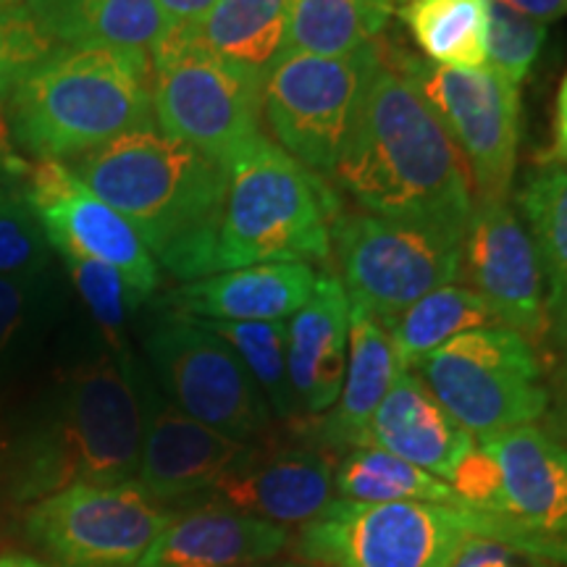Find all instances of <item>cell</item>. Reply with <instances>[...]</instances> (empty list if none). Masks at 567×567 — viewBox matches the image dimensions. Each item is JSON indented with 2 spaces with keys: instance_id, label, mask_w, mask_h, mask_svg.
Masks as SVG:
<instances>
[{
  "instance_id": "obj_1",
  "label": "cell",
  "mask_w": 567,
  "mask_h": 567,
  "mask_svg": "<svg viewBox=\"0 0 567 567\" xmlns=\"http://www.w3.org/2000/svg\"><path fill=\"white\" fill-rule=\"evenodd\" d=\"M365 213L465 234L476 193L463 153L423 92L381 51L334 174Z\"/></svg>"
},
{
  "instance_id": "obj_2",
  "label": "cell",
  "mask_w": 567,
  "mask_h": 567,
  "mask_svg": "<svg viewBox=\"0 0 567 567\" xmlns=\"http://www.w3.org/2000/svg\"><path fill=\"white\" fill-rule=\"evenodd\" d=\"M145 413L137 363L101 352L76 365L42 413L21 431L9 460L13 499L40 502L80 484L137 478Z\"/></svg>"
},
{
  "instance_id": "obj_3",
  "label": "cell",
  "mask_w": 567,
  "mask_h": 567,
  "mask_svg": "<svg viewBox=\"0 0 567 567\" xmlns=\"http://www.w3.org/2000/svg\"><path fill=\"white\" fill-rule=\"evenodd\" d=\"M69 168L134 226L158 266L176 279H200L210 226L229 172L155 126L111 140Z\"/></svg>"
},
{
  "instance_id": "obj_4",
  "label": "cell",
  "mask_w": 567,
  "mask_h": 567,
  "mask_svg": "<svg viewBox=\"0 0 567 567\" xmlns=\"http://www.w3.org/2000/svg\"><path fill=\"white\" fill-rule=\"evenodd\" d=\"M153 63L105 48L59 45L6 101L13 145L40 161H74L155 126Z\"/></svg>"
},
{
  "instance_id": "obj_5",
  "label": "cell",
  "mask_w": 567,
  "mask_h": 567,
  "mask_svg": "<svg viewBox=\"0 0 567 567\" xmlns=\"http://www.w3.org/2000/svg\"><path fill=\"white\" fill-rule=\"evenodd\" d=\"M203 255V276L266 264H326L337 197L321 176L260 137L231 161Z\"/></svg>"
},
{
  "instance_id": "obj_6",
  "label": "cell",
  "mask_w": 567,
  "mask_h": 567,
  "mask_svg": "<svg viewBox=\"0 0 567 567\" xmlns=\"http://www.w3.org/2000/svg\"><path fill=\"white\" fill-rule=\"evenodd\" d=\"M410 371L476 442L547 415L549 386L538 350L507 326L465 331Z\"/></svg>"
},
{
  "instance_id": "obj_7",
  "label": "cell",
  "mask_w": 567,
  "mask_h": 567,
  "mask_svg": "<svg viewBox=\"0 0 567 567\" xmlns=\"http://www.w3.org/2000/svg\"><path fill=\"white\" fill-rule=\"evenodd\" d=\"M492 515L434 502H334L302 526L297 551L316 567H450Z\"/></svg>"
},
{
  "instance_id": "obj_8",
  "label": "cell",
  "mask_w": 567,
  "mask_h": 567,
  "mask_svg": "<svg viewBox=\"0 0 567 567\" xmlns=\"http://www.w3.org/2000/svg\"><path fill=\"white\" fill-rule=\"evenodd\" d=\"M463 237L444 226L365 210L337 213L331 221V247H337L350 305L368 310L384 326L421 297L460 279Z\"/></svg>"
},
{
  "instance_id": "obj_9",
  "label": "cell",
  "mask_w": 567,
  "mask_h": 567,
  "mask_svg": "<svg viewBox=\"0 0 567 567\" xmlns=\"http://www.w3.org/2000/svg\"><path fill=\"white\" fill-rule=\"evenodd\" d=\"M375 66L379 40L339 59L284 53L264 80L260 124L289 158L331 176Z\"/></svg>"
},
{
  "instance_id": "obj_10",
  "label": "cell",
  "mask_w": 567,
  "mask_h": 567,
  "mask_svg": "<svg viewBox=\"0 0 567 567\" xmlns=\"http://www.w3.org/2000/svg\"><path fill=\"white\" fill-rule=\"evenodd\" d=\"M260 92L264 82L245 69L197 51L172 30L153 53L151 95L158 130L224 168L266 134Z\"/></svg>"
},
{
  "instance_id": "obj_11",
  "label": "cell",
  "mask_w": 567,
  "mask_h": 567,
  "mask_svg": "<svg viewBox=\"0 0 567 567\" xmlns=\"http://www.w3.org/2000/svg\"><path fill=\"white\" fill-rule=\"evenodd\" d=\"M381 51L415 82L455 140L471 172L476 203L507 200L520 147V87L509 84L488 63L455 69L436 66L423 55L386 48L384 42Z\"/></svg>"
},
{
  "instance_id": "obj_12",
  "label": "cell",
  "mask_w": 567,
  "mask_h": 567,
  "mask_svg": "<svg viewBox=\"0 0 567 567\" xmlns=\"http://www.w3.org/2000/svg\"><path fill=\"white\" fill-rule=\"evenodd\" d=\"M145 352L182 413L245 444L271 439L274 415L264 392L237 352L197 318L163 310L147 329Z\"/></svg>"
},
{
  "instance_id": "obj_13",
  "label": "cell",
  "mask_w": 567,
  "mask_h": 567,
  "mask_svg": "<svg viewBox=\"0 0 567 567\" xmlns=\"http://www.w3.org/2000/svg\"><path fill=\"white\" fill-rule=\"evenodd\" d=\"M172 517L137 481L80 484L34 502L27 534L48 567H140Z\"/></svg>"
},
{
  "instance_id": "obj_14",
  "label": "cell",
  "mask_w": 567,
  "mask_h": 567,
  "mask_svg": "<svg viewBox=\"0 0 567 567\" xmlns=\"http://www.w3.org/2000/svg\"><path fill=\"white\" fill-rule=\"evenodd\" d=\"M21 200L30 205L48 245L61 258H82L116 268L147 300L161 284V266L134 226L103 203L61 161H40L30 168Z\"/></svg>"
},
{
  "instance_id": "obj_15",
  "label": "cell",
  "mask_w": 567,
  "mask_h": 567,
  "mask_svg": "<svg viewBox=\"0 0 567 567\" xmlns=\"http://www.w3.org/2000/svg\"><path fill=\"white\" fill-rule=\"evenodd\" d=\"M463 266L473 292H478L502 326L530 344L549 342L547 289L528 226L513 205L476 203L463 237Z\"/></svg>"
},
{
  "instance_id": "obj_16",
  "label": "cell",
  "mask_w": 567,
  "mask_h": 567,
  "mask_svg": "<svg viewBox=\"0 0 567 567\" xmlns=\"http://www.w3.org/2000/svg\"><path fill=\"white\" fill-rule=\"evenodd\" d=\"M137 386L145 413V434L134 481L161 505L168 507L172 502L205 496L252 452L255 444L237 442L182 413L174 402L163 400L142 379L140 368Z\"/></svg>"
},
{
  "instance_id": "obj_17",
  "label": "cell",
  "mask_w": 567,
  "mask_h": 567,
  "mask_svg": "<svg viewBox=\"0 0 567 567\" xmlns=\"http://www.w3.org/2000/svg\"><path fill=\"white\" fill-rule=\"evenodd\" d=\"M334 463L318 446L255 444L203 499L264 517L276 526H308L337 502Z\"/></svg>"
},
{
  "instance_id": "obj_18",
  "label": "cell",
  "mask_w": 567,
  "mask_h": 567,
  "mask_svg": "<svg viewBox=\"0 0 567 567\" xmlns=\"http://www.w3.org/2000/svg\"><path fill=\"white\" fill-rule=\"evenodd\" d=\"M478 444L486 446L499 476L496 520L567 542V444L538 423Z\"/></svg>"
},
{
  "instance_id": "obj_19",
  "label": "cell",
  "mask_w": 567,
  "mask_h": 567,
  "mask_svg": "<svg viewBox=\"0 0 567 567\" xmlns=\"http://www.w3.org/2000/svg\"><path fill=\"white\" fill-rule=\"evenodd\" d=\"M289 544V528L205 499L174 509L140 567H252L268 565Z\"/></svg>"
},
{
  "instance_id": "obj_20",
  "label": "cell",
  "mask_w": 567,
  "mask_h": 567,
  "mask_svg": "<svg viewBox=\"0 0 567 567\" xmlns=\"http://www.w3.org/2000/svg\"><path fill=\"white\" fill-rule=\"evenodd\" d=\"M350 354V297L334 274H321L313 295L287 318V363L302 421L334 408Z\"/></svg>"
},
{
  "instance_id": "obj_21",
  "label": "cell",
  "mask_w": 567,
  "mask_h": 567,
  "mask_svg": "<svg viewBox=\"0 0 567 567\" xmlns=\"http://www.w3.org/2000/svg\"><path fill=\"white\" fill-rule=\"evenodd\" d=\"M318 274L308 264H266L182 281L163 310L205 321H287L313 295Z\"/></svg>"
},
{
  "instance_id": "obj_22",
  "label": "cell",
  "mask_w": 567,
  "mask_h": 567,
  "mask_svg": "<svg viewBox=\"0 0 567 567\" xmlns=\"http://www.w3.org/2000/svg\"><path fill=\"white\" fill-rule=\"evenodd\" d=\"M360 446L384 450L431 476L450 481L460 460L476 446V439L439 405L413 371H402L373 413Z\"/></svg>"
},
{
  "instance_id": "obj_23",
  "label": "cell",
  "mask_w": 567,
  "mask_h": 567,
  "mask_svg": "<svg viewBox=\"0 0 567 567\" xmlns=\"http://www.w3.org/2000/svg\"><path fill=\"white\" fill-rule=\"evenodd\" d=\"M402 371L408 368L402 365L386 326L368 310L350 305V354H347L342 392L329 413L308 417L302 423L318 450L347 452L360 446L373 413Z\"/></svg>"
},
{
  "instance_id": "obj_24",
  "label": "cell",
  "mask_w": 567,
  "mask_h": 567,
  "mask_svg": "<svg viewBox=\"0 0 567 567\" xmlns=\"http://www.w3.org/2000/svg\"><path fill=\"white\" fill-rule=\"evenodd\" d=\"M289 0H218L197 24L168 27L187 45L264 82L287 40Z\"/></svg>"
},
{
  "instance_id": "obj_25",
  "label": "cell",
  "mask_w": 567,
  "mask_h": 567,
  "mask_svg": "<svg viewBox=\"0 0 567 567\" xmlns=\"http://www.w3.org/2000/svg\"><path fill=\"white\" fill-rule=\"evenodd\" d=\"M547 289L549 344H567V163H538L515 195Z\"/></svg>"
},
{
  "instance_id": "obj_26",
  "label": "cell",
  "mask_w": 567,
  "mask_h": 567,
  "mask_svg": "<svg viewBox=\"0 0 567 567\" xmlns=\"http://www.w3.org/2000/svg\"><path fill=\"white\" fill-rule=\"evenodd\" d=\"M40 24L59 45L105 48L151 63L172 27L158 0H76Z\"/></svg>"
},
{
  "instance_id": "obj_27",
  "label": "cell",
  "mask_w": 567,
  "mask_h": 567,
  "mask_svg": "<svg viewBox=\"0 0 567 567\" xmlns=\"http://www.w3.org/2000/svg\"><path fill=\"white\" fill-rule=\"evenodd\" d=\"M400 0H289L284 53L339 59L379 40Z\"/></svg>"
},
{
  "instance_id": "obj_28",
  "label": "cell",
  "mask_w": 567,
  "mask_h": 567,
  "mask_svg": "<svg viewBox=\"0 0 567 567\" xmlns=\"http://www.w3.org/2000/svg\"><path fill=\"white\" fill-rule=\"evenodd\" d=\"M400 17L425 61L436 66H486L488 0H400Z\"/></svg>"
},
{
  "instance_id": "obj_29",
  "label": "cell",
  "mask_w": 567,
  "mask_h": 567,
  "mask_svg": "<svg viewBox=\"0 0 567 567\" xmlns=\"http://www.w3.org/2000/svg\"><path fill=\"white\" fill-rule=\"evenodd\" d=\"M334 496L339 502H358V505L434 502V505L463 507L446 481L375 446H352L337 460Z\"/></svg>"
},
{
  "instance_id": "obj_30",
  "label": "cell",
  "mask_w": 567,
  "mask_h": 567,
  "mask_svg": "<svg viewBox=\"0 0 567 567\" xmlns=\"http://www.w3.org/2000/svg\"><path fill=\"white\" fill-rule=\"evenodd\" d=\"M492 326L502 323L484 297L473 289L446 284L410 305L386 329L402 365L410 371L450 339L473 329H492Z\"/></svg>"
},
{
  "instance_id": "obj_31",
  "label": "cell",
  "mask_w": 567,
  "mask_h": 567,
  "mask_svg": "<svg viewBox=\"0 0 567 567\" xmlns=\"http://www.w3.org/2000/svg\"><path fill=\"white\" fill-rule=\"evenodd\" d=\"M197 321L237 352L247 373L264 392L274 417L302 423L292 381H289L287 321H205V318H197Z\"/></svg>"
},
{
  "instance_id": "obj_32",
  "label": "cell",
  "mask_w": 567,
  "mask_h": 567,
  "mask_svg": "<svg viewBox=\"0 0 567 567\" xmlns=\"http://www.w3.org/2000/svg\"><path fill=\"white\" fill-rule=\"evenodd\" d=\"M63 266H66L71 281H74L76 292L82 295L84 305L90 308L95 323L101 326L111 352L122 363H130L134 358L124 342L126 321L145 300L134 292L132 284L116 268L82 258H63Z\"/></svg>"
},
{
  "instance_id": "obj_33",
  "label": "cell",
  "mask_w": 567,
  "mask_h": 567,
  "mask_svg": "<svg viewBox=\"0 0 567 567\" xmlns=\"http://www.w3.org/2000/svg\"><path fill=\"white\" fill-rule=\"evenodd\" d=\"M450 567H567V542L492 517L484 534L473 536Z\"/></svg>"
},
{
  "instance_id": "obj_34",
  "label": "cell",
  "mask_w": 567,
  "mask_h": 567,
  "mask_svg": "<svg viewBox=\"0 0 567 567\" xmlns=\"http://www.w3.org/2000/svg\"><path fill=\"white\" fill-rule=\"evenodd\" d=\"M547 42V24L509 9L502 0H488L486 63L515 87H520L536 66Z\"/></svg>"
},
{
  "instance_id": "obj_35",
  "label": "cell",
  "mask_w": 567,
  "mask_h": 567,
  "mask_svg": "<svg viewBox=\"0 0 567 567\" xmlns=\"http://www.w3.org/2000/svg\"><path fill=\"white\" fill-rule=\"evenodd\" d=\"M59 42L45 32L27 3L0 9V105L13 87L51 55Z\"/></svg>"
},
{
  "instance_id": "obj_36",
  "label": "cell",
  "mask_w": 567,
  "mask_h": 567,
  "mask_svg": "<svg viewBox=\"0 0 567 567\" xmlns=\"http://www.w3.org/2000/svg\"><path fill=\"white\" fill-rule=\"evenodd\" d=\"M45 231L21 197L0 205V276H42L51 266Z\"/></svg>"
},
{
  "instance_id": "obj_37",
  "label": "cell",
  "mask_w": 567,
  "mask_h": 567,
  "mask_svg": "<svg viewBox=\"0 0 567 567\" xmlns=\"http://www.w3.org/2000/svg\"><path fill=\"white\" fill-rule=\"evenodd\" d=\"M42 276H0V365L42 313L48 292Z\"/></svg>"
},
{
  "instance_id": "obj_38",
  "label": "cell",
  "mask_w": 567,
  "mask_h": 567,
  "mask_svg": "<svg viewBox=\"0 0 567 567\" xmlns=\"http://www.w3.org/2000/svg\"><path fill=\"white\" fill-rule=\"evenodd\" d=\"M544 421H547L549 434L567 444V344L563 347V358H559L555 379H551L549 408Z\"/></svg>"
},
{
  "instance_id": "obj_39",
  "label": "cell",
  "mask_w": 567,
  "mask_h": 567,
  "mask_svg": "<svg viewBox=\"0 0 567 567\" xmlns=\"http://www.w3.org/2000/svg\"><path fill=\"white\" fill-rule=\"evenodd\" d=\"M538 163H567V71L559 82L555 103V126H551V145Z\"/></svg>"
},
{
  "instance_id": "obj_40",
  "label": "cell",
  "mask_w": 567,
  "mask_h": 567,
  "mask_svg": "<svg viewBox=\"0 0 567 567\" xmlns=\"http://www.w3.org/2000/svg\"><path fill=\"white\" fill-rule=\"evenodd\" d=\"M30 163L21 158L17 145H13L6 111L0 105V179H21V176H30Z\"/></svg>"
},
{
  "instance_id": "obj_41",
  "label": "cell",
  "mask_w": 567,
  "mask_h": 567,
  "mask_svg": "<svg viewBox=\"0 0 567 567\" xmlns=\"http://www.w3.org/2000/svg\"><path fill=\"white\" fill-rule=\"evenodd\" d=\"M218 0H158V6L166 13L172 27H189L197 24Z\"/></svg>"
},
{
  "instance_id": "obj_42",
  "label": "cell",
  "mask_w": 567,
  "mask_h": 567,
  "mask_svg": "<svg viewBox=\"0 0 567 567\" xmlns=\"http://www.w3.org/2000/svg\"><path fill=\"white\" fill-rule=\"evenodd\" d=\"M502 3L526 13L530 19L544 21V24H549V21H555L567 13V0H502Z\"/></svg>"
},
{
  "instance_id": "obj_43",
  "label": "cell",
  "mask_w": 567,
  "mask_h": 567,
  "mask_svg": "<svg viewBox=\"0 0 567 567\" xmlns=\"http://www.w3.org/2000/svg\"><path fill=\"white\" fill-rule=\"evenodd\" d=\"M76 3V0H27V6H30L34 17H38L40 21L51 19L53 13H59L61 9H66V6Z\"/></svg>"
},
{
  "instance_id": "obj_44",
  "label": "cell",
  "mask_w": 567,
  "mask_h": 567,
  "mask_svg": "<svg viewBox=\"0 0 567 567\" xmlns=\"http://www.w3.org/2000/svg\"><path fill=\"white\" fill-rule=\"evenodd\" d=\"M0 567H48V565L27 555H6L0 557Z\"/></svg>"
},
{
  "instance_id": "obj_45",
  "label": "cell",
  "mask_w": 567,
  "mask_h": 567,
  "mask_svg": "<svg viewBox=\"0 0 567 567\" xmlns=\"http://www.w3.org/2000/svg\"><path fill=\"white\" fill-rule=\"evenodd\" d=\"M19 3H27V0H0V9H9V6H19Z\"/></svg>"
},
{
  "instance_id": "obj_46",
  "label": "cell",
  "mask_w": 567,
  "mask_h": 567,
  "mask_svg": "<svg viewBox=\"0 0 567 567\" xmlns=\"http://www.w3.org/2000/svg\"><path fill=\"white\" fill-rule=\"evenodd\" d=\"M9 197H11V195L6 193V187H3V184H0V205H3L6 200H9Z\"/></svg>"
},
{
  "instance_id": "obj_47",
  "label": "cell",
  "mask_w": 567,
  "mask_h": 567,
  "mask_svg": "<svg viewBox=\"0 0 567 567\" xmlns=\"http://www.w3.org/2000/svg\"><path fill=\"white\" fill-rule=\"evenodd\" d=\"M252 567H274V565H252Z\"/></svg>"
},
{
  "instance_id": "obj_48",
  "label": "cell",
  "mask_w": 567,
  "mask_h": 567,
  "mask_svg": "<svg viewBox=\"0 0 567 567\" xmlns=\"http://www.w3.org/2000/svg\"><path fill=\"white\" fill-rule=\"evenodd\" d=\"M281 567H302V565H281Z\"/></svg>"
}]
</instances>
